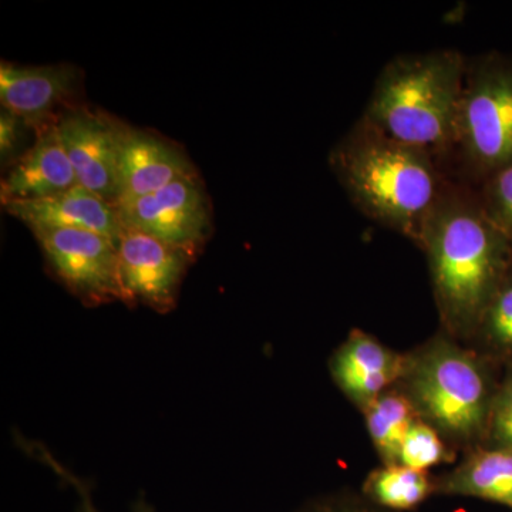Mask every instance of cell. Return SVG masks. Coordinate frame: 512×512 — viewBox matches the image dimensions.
<instances>
[{
    "instance_id": "obj_5",
    "label": "cell",
    "mask_w": 512,
    "mask_h": 512,
    "mask_svg": "<svg viewBox=\"0 0 512 512\" xmlns=\"http://www.w3.org/2000/svg\"><path fill=\"white\" fill-rule=\"evenodd\" d=\"M512 165V56L485 52L467 57L463 92L444 174L477 190Z\"/></svg>"
},
{
    "instance_id": "obj_10",
    "label": "cell",
    "mask_w": 512,
    "mask_h": 512,
    "mask_svg": "<svg viewBox=\"0 0 512 512\" xmlns=\"http://www.w3.org/2000/svg\"><path fill=\"white\" fill-rule=\"evenodd\" d=\"M406 353L383 345L376 336L353 329L330 356L333 383L360 413L402 379Z\"/></svg>"
},
{
    "instance_id": "obj_15",
    "label": "cell",
    "mask_w": 512,
    "mask_h": 512,
    "mask_svg": "<svg viewBox=\"0 0 512 512\" xmlns=\"http://www.w3.org/2000/svg\"><path fill=\"white\" fill-rule=\"evenodd\" d=\"M436 495L470 497L512 510V450L477 448L444 476L436 477Z\"/></svg>"
},
{
    "instance_id": "obj_4",
    "label": "cell",
    "mask_w": 512,
    "mask_h": 512,
    "mask_svg": "<svg viewBox=\"0 0 512 512\" xmlns=\"http://www.w3.org/2000/svg\"><path fill=\"white\" fill-rule=\"evenodd\" d=\"M467 57L456 49L394 57L377 76L363 119L384 136L429 154L444 173Z\"/></svg>"
},
{
    "instance_id": "obj_8",
    "label": "cell",
    "mask_w": 512,
    "mask_h": 512,
    "mask_svg": "<svg viewBox=\"0 0 512 512\" xmlns=\"http://www.w3.org/2000/svg\"><path fill=\"white\" fill-rule=\"evenodd\" d=\"M117 251L126 305L141 303L158 313L173 311L195 256L133 229H124Z\"/></svg>"
},
{
    "instance_id": "obj_6",
    "label": "cell",
    "mask_w": 512,
    "mask_h": 512,
    "mask_svg": "<svg viewBox=\"0 0 512 512\" xmlns=\"http://www.w3.org/2000/svg\"><path fill=\"white\" fill-rule=\"evenodd\" d=\"M52 274L83 305L126 303L119 251L109 238L73 228L33 227Z\"/></svg>"
},
{
    "instance_id": "obj_21",
    "label": "cell",
    "mask_w": 512,
    "mask_h": 512,
    "mask_svg": "<svg viewBox=\"0 0 512 512\" xmlns=\"http://www.w3.org/2000/svg\"><path fill=\"white\" fill-rule=\"evenodd\" d=\"M483 448L512 450V366L505 367L501 377Z\"/></svg>"
},
{
    "instance_id": "obj_18",
    "label": "cell",
    "mask_w": 512,
    "mask_h": 512,
    "mask_svg": "<svg viewBox=\"0 0 512 512\" xmlns=\"http://www.w3.org/2000/svg\"><path fill=\"white\" fill-rule=\"evenodd\" d=\"M467 346L503 369L512 366V262Z\"/></svg>"
},
{
    "instance_id": "obj_16",
    "label": "cell",
    "mask_w": 512,
    "mask_h": 512,
    "mask_svg": "<svg viewBox=\"0 0 512 512\" xmlns=\"http://www.w3.org/2000/svg\"><path fill=\"white\" fill-rule=\"evenodd\" d=\"M362 495L383 510L413 511L436 495V477L402 464H382L363 481Z\"/></svg>"
},
{
    "instance_id": "obj_7",
    "label": "cell",
    "mask_w": 512,
    "mask_h": 512,
    "mask_svg": "<svg viewBox=\"0 0 512 512\" xmlns=\"http://www.w3.org/2000/svg\"><path fill=\"white\" fill-rule=\"evenodd\" d=\"M124 229L143 232L197 258L211 234V208L198 177L114 205Z\"/></svg>"
},
{
    "instance_id": "obj_19",
    "label": "cell",
    "mask_w": 512,
    "mask_h": 512,
    "mask_svg": "<svg viewBox=\"0 0 512 512\" xmlns=\"http://www.w3.org/2000/svg\"><path fill=\"white\" fill-rule=\"evenodd\" d=\"M456 458L457 451L433 427L417 419L403 441L399 464L429 473L431 468L454 463Z\"/></svg>"
},
{
    "instance_id": "obj_13",
    "label": "cell",
    "mask_w": 512,
    "mask_h": 512,
    "mask_svg": "<svg viewBox=\"0 0 512 512\" xmlns=\"http://www.w3.org/2000/svg\"><path fill=\"white\" fill-rule=\"evenodd\" d=\"M3 208L29 228L83 229L103 235L116 245L124 232L116 207L80 184L53 197L8 202Z\"/></svg>"
},
{
    "instance_id": "obj_17",
    "label": "cell",
    "mask_w": 512,
    "mask_h": 512,
    "mask_svg": "<svg viewBox=\"0 0 512 512\" xmlns=\"http://www.w3.org/2000/svg\"><path fill=\"white\" fill-rule=\"evenodd\" d=\"M367 433L384 466L399 464L400 450L414 421L419 419L410 400L394 386L362 413Z\"/></svg>"
},
{
    "instance_id": "obj_24",
    "label": "cell",
    "mask_w": 512,
    "mask_h": 512,
    "mask_svg": "<svg viewBox=\"0 0 512 512\" xmlns=\"http://www.w3.org/2000/svg\"><path fill=\"white\" fill-rule=\"evenodd\" d=\"M22 126H26L22 120L9 111L2 110L0 114V156L2 160H8L13 156L22 138Z\"/></svg>"
},
{
    "instance_id": "obj_1",
    "label": "cell",
    "mask_w": 512,
    "mask_h": 512,
    "mask_svg": "<svg viewBox=\"0 0 512 512\" xmlns=\"http://www.w3.org/2000/svg\"><path fill=\"white\" fill-rule=\"evenodd\" d=\"M417 247L429 265L440 329L467 345L512 262L508 239L476 190L448 181Z\"/></svg>"
},
{
    "instance_id": "obj_23",
    "label": "cell",
    "mask_w": 512,
    "mask_h": 512,
    "mask_svg": "<svg viewBox=\"0 0 512 512\" xmlns=\"http://www.w3.org/2000/svg\"><path fill=\"white\" fill-rule=\"evenodd\" d=\"M296 512H392L370 503L362 494L336 493L315 498Z\"/></svg>"
},
{
    "instance_id": "obj_2",
    "label": "cell",
    "mask_w": 512,
    "mask_h": 512,
    "mask_svg": "<svg viewBox=\"0 0 512 512\" xmlns=\"http://www.w3.org/2000/svg\"><path fill=\"white\" fill-rule=\"evenodd\" d=\"M328 161L357 210L416 245L450 181L429 154L384 136L362 116Z\"/></svg>"
},
{
    "instance_id": "obj_3",
    "label": "cell",
    "mask_w": 512,
    "mask_h": 512,
    "mask_svg": "<svg viewBox=\"0 0 512 512\" xmlns=\"http://www.w3.org/2000/svg\"><path fill=\"white\" fill-rule=\"evenodd\" d=\"M406 356L396 386L419 419L457 453L483 448L503 367L441 329Z\"/></svg>"
},
{
    "instance_id": "obj_14",
    "label": "cell",
    "mask_w": 512,
    "mask_h": 512,
    "mask_svg": "<svg viewBox=\"0 0 512 512\" xmlns=\"http://www.w3.org/2000/svg\"><path fill=\"white\" fill-rule=\"evenodd\" d=\"M77 184L76 173L60 141L56 123L47 124L33 147L2 181V202L43 200Z\"/></svg>"
},
{
    "instance_id": "obj_11",
    "label": "cell",
    "mask_w": 512,
    "mask_h": 512,
    "mask_svg": "<svg viewBox=\"0 0 512 512\" xmlns=\"http://www.w3.org/2000/svg\"><path fill=\"white\" fill-rule=\"evenodd\" d=\"M120 202L136 200L184 178L197 177L191 161L174 144L134 128L119 131Z\"/></svg>"
},
{
    "instance_id": "obj_22",
    "label": "cell",
    "mask_w": 512,
    "mask_h": 512,
    "mask_svg": "<svg viewBox=\"0 0 512 512\" xmlns=\"http://www.w3.org/2000/svg\"><path fill=\"white\" fill-rule=\"evenodd\" d=\"M19 444L23 447V450L32 454V456L35 457L36 460H39L40 463L46 464L47 467L52 468L57 476L62 478L63 481L72 485L80 497L79 512H99L96 510V507H94L92 491H90L89 485L84 483L83 480H80L79 477L74 476L72 471L67 470L66 467L62 466L60 461L56 460L45 446H42V444L39 443H32V441L25 439H20ZM131 512H154V508L151 507L144 498H138L136 504L133 505V511Z\"/></svg>"
},
{
    "instance_id": "obj_9",
    "label": "cell",
    "mask_w": 512,
    "mask_h": 512,
    "mask_svg": "<svg viewBox=\"0 0 512 512\" xmlns=\"http://www.w3.org/2000/svg\"><path fill=\"white\" fill-rule=\"evenodd\" d=\"M56 128L77 183L116 204L120 123L93 111L77 110L57 120Z\"/></svg>"
},
{
    "instance_id": "obj_12",
    "label": "cell",
    "mask_w": 512,
    "mask_h": 512,
    "mask_svg": "<svg viewBox=\"0 0 512 512\" xmlns=\"http://www.w3.org/2000/svg\"><path fill=\"white\" fill-rule=\"evenodd\" d=\"M80 73L72 64L0 66V101L3 110L18 116L26 126L46 127L53 111L74 94Z\"/></svg>"
},
{
    "instance_id": "obj_20",
    "label": "cell",
    "mask_w": 512,
    "mask_h": 512,
    "mask_svg": "<svg viewBox=\"0 0 512 512\" xmlns=\"http://www.w3.org/2000/svg\"><path fill=\"white\" fill-rule=\"evenodd\" d=\"M476 191L488 220L512 247V165L491 175Z\"/></svg>"
}]
</instances>
